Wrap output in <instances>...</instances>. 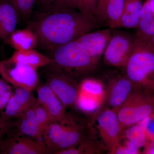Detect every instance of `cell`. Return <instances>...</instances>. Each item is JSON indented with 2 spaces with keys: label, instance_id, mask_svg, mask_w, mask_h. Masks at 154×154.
Masks as SVG:
<instances>
[{
  "label": "cell",
  "instance_id": "obj_29",
  "mask_svg": "<svg viewBox=\"0 0 154 154\" xmlns=\"http://www.w3.org/2000/svg\"><path fill=\"white\" fill-rule=\"evenodd\" d=\"M13 92L11 85L2 78L0 79V113L8 104Z\"/></svg>",
  "mask_w": 154,
  "mask_h": 154
},
{
  "label": "cell",
  "instance_id": "obj_35",
  "mask_svg": "<svg viewBox=\"0 0 154 154\" xmlns=\"http://www.w3.org/2000/svg\"><path fill=\"white\" fill-rule=\"evenodd\" d=\"M148 3L152 14L154 17V0H146Z\"/></svg>",
  "mask_w": 154,
  "mask_h": 154
},
{
  "label": "cell",
  "instance_id": "obj_12",
  "mask_svg": "<svg viewBox=\"0 0 154 154\" xmlns=\"http://www.w3.org/2000/svg\"><path fill=\"white\" fill-rule=\"evenodd\" d=\"M36 99L32 91L16 88L8 104L1 113L6 125L10 121L24 114L32 106Z\"/></svg>",
  "mask_w": 154,
  "mask_h": 154
},
{
  "label": "cell",
  "instance_id": "obj_3",
  "mask_svg": "<svg viewBox=\"0 0 154 154\" xmlns=\"http://www.w3.org/2000/svg\"><path fill=\"white\" fill-rule=\"evenodd\" d=\"M125 75L135 85L154 75V51L145 42L135 37L132 52L124 67Z\"/></svg>",
  "mask_w": 154,
  "mask_h": 154
},
{
  "label": "cell",
  "instance_id": "obj_18",
  "mask_svg": "<svg viewBox=\"0 0 154 154\" xmlns=\"http://www.w3.org/2000/svg\"><path fill=\"white\" fill-rule=\"evenodd\" d=\"M11 60L27 65L36 69L47 66L51 62V59L34 49L26 51L16 50L11 57Z\"/></svg>",
  "mask_w": 154,
  "mask_h": 154
},
{
  "label": "cell",
  "instance_id": "obj_23",
  "mask_svg": "<svg viewBox=\"0 0 154 154\" xmlns=\"http://www.w3.org/2000/svg\"><path fill=\"white\" fill-rule=\"evenodd\" d=\"M135 37L148 42L154 35V17H140Z\"/></svg>",
  "mask_w": 154,
  "mask_h": 154
},
{
  "label": "cell",
  "instance_id": "obj_24",
  "mask_svg": "<svg viewBox=\"0 0 154 154\" xmlns=\"http://www.w3.org/2000/svg\"><path fill=\"white\" fill-rule=\"evenodd\" d=\"M102 87V85L96 80L86 79L80 85L79 92L99 101L103 94Z\"/></svg>",
  "mask_w": 154,
  "mask_h": 154
},
{
  "label": "cell",
  "instance_id": "obj_22",
  "mask_svg": "<svg viewBox=\"0 0 154 154\" xmlns=\"http://www.w3.org/2000/svg\"><path fill=\"white\" fill-rule=\"evenodd\" d=\"M150 116L138 122L135 125L130 126L125 130V136L128 140L133 144L137 149L145 145L146 142L145 129Z\"/></svg>",
  "mask_w": 154,
  "mask_h": 154
},
{
  "label": "cell",
  "instance_id": "obj_20",
  "mask_svg": "<svg viewBox=\"0 0 154 154\" xmlns=\"http://www.w3.org/2000/svg\"><path fill=\"white\" fill-rule=\"evenodd\" d=\"M85 128L73 122L71 124L66 125L64 131L58 145L56 152L73 147L78 145L86 137Z\"/></svg>",
  "mask_w": 154,
  "mask_h": 154
},
{
  "label": "cell",
  "instance_id": "obj_11",
  "mask_svg": "<svg viewBox=\"0 0 154 154\" xmlns=\"http://www.w3.org/2000/svg\"><path fill=\"white\" fill-rule=\"evenodd\" d=\"M135 85L126 76L111 78L107 85L105 101L108 108L116 111L135 91Z\"/></svg>",
  "mask_w": 154,
  "mask_h": 154
},
{
  "label": "cell",
  "instance_id": "obj_4",
  "mask_svg": "<svg viewBox=\"0 0 154 154\" xmlns=\"http://www.w3.org/2000/svg\"><path fill=\"white\" fill-rule=\"evenodd\" d=\"M154 109L151 99L134 91L115 111L123 129L150 116Z\"/></svg>",
  "mask_w": 154,
  "mask_h": 154
},
{
  "label": "cell",
  "instance_id": "obj_19",
  "mask_svg": "<svg viewBox=\"0 0 154 154\" xmlns=\"http://www.w3.org/2000/svg\"><path fill=\"white\" fill-rule=\"evenodd\" d=\"M143 4L142 0H124L119 28L137 29Z\"/></svg>",
  "mask_w": 154,
  "mask_h": 154
},
{
  "label": "cell",
  "instance_id": "obj_16",
  "mask_svg": "<svg viewBox=\"0 0 154 154\" xmlns=\"http://www.w3.org/2000/svg\"><path fill=\"white\" fill-rule=\"evenodd\" d=\"M18 14L9 0H0V39L7 41L16 30Z\"/></svg>",
  "mask_w": 154,
  "mask_h": 154
},
{
  "label": "cell",
  "instance_id": "obj_31",
  "mask_svg": "<svg viewBox=\"0 0 154 154\" xmlns=\"http://www.w3.org/2000/svg\"><path fill=\"white\" fill-rule=\"evenodd\" d=\"M138 153V149L128 140L125 145L120 144L114 154H137Z\"/></svg>",
  "mask_w": 154,
  "mask_h": 154
},
{
  "label": "cell",
  "instance_id": "obj_26",
  "mask_svg": "<svg viewBox=\"0 0 154 154\" xmlns=\"http://www.w3.org/2000/svg\"><path fill=\"white\" fill-rule=\"evenodd\" d=\"M36 2L45 10V13L74 9L73 0H36Z\"/></svg>",
  "mask_w": 154,
  "mask_h": 154
},
{
  "label": "cell",
  "instance_id": "obj_37",
  "mask_svg": "<svg viewBox=\"0 0 154 154\" xmlns=\"http://www.w3.org/2000/svg\"><path fill=\"white\" fill-rule=\"evenodd\" d=\"M154 77V79H153V88L154 89V75L153 76Z\"/></svg>",
  "mask_w": 154,
  "mask_h": 154
},
{
  "label": "cell",
  "instance_id": "obj_17",
  "mask_svg": "<svg viewBox=\"0 0 154 154\" xmlns=\"http://www.w3.org/2000/svg\"><path fill=\"white\" fill-rule=\"evenodd\" d=\"M6 42L17 51L33 49L38 45L36 34L29 28L15 30Z\"/></svg>",
  "mask_w": 154,
  "mask_h": 154
},
{
  "label": "cell",
  "instance_id": "obj_10",
  "mask_svg": "<svg viewBox=\"0 0 154 154\" xmlns=\"http://www.w3.org/2000/svg\"><path fill=\"white\" fill-rule=\"evenodd\" d=\"M37 99L49 114L51 121L63 125H69L73 122L66 111L60 99L47 84L38 86Z\"/></svg>",
  "mask_w": 154,
  "mask_h": 154
},
{
  "label": "cell",
  "instance_id": "obj_27",
  "mask_svg": "<svg viewBox=\"0 0 154 154\" xmlns=\"http://www.w3.org/2000/svg\"><path fill=\"white\" fill-rule=\"evenodd\" d=\"M98 1L73 0V8L95 20L96 7Z\"/></svg>",
  "mask_w": 154,
  "mask_h": 154
},
{
  "label": "cell",
  "instance_id": "obj_13",
  "mask_svg": "<svg viewBox=\"0 0 154 154\" xmlns=\"http://www.w3.org/2000/svg\"><path fill=\"white\" fill-rule=\"evenodd\" d=\"M124 0H98L95 19L100 23L111 29L119 28Z\"/></svg>",
  "mask_w": 154,
  "mask_h": 154
},
{
  "label": "cell",
  "instance_id": "obj_36",
  "mask_svg": "<svg viewBox=\"0 0 154 154\" xmlns=\"http://www.w3.org/2000/svg\"><path fill=\"white\" fill-rule=\"evenodd\" d=\"M147 43L152 48H154V35Z\"/></svg>",
  "mask_w": 154,
  "mask_h": 154
},
{
  "label": "cell",
  "instance_id": "obj_9",
  "mask_svg": "<svg viewBox=\"0 0 154 154\" xmlns=\"http://www.w3.org/2000/svg\"><path fill=\"white\" fill-rule=\"evenodd\" d=\"M65 107L75 105L79 91V85L70 77L51 72L46 83Z\"/></svg>",
  "mask_w": 154,
  "mask_h": 154
},
{
  "label": "cell",
  "instance_id": "obj_1",
  "mask_svg": "<svg viewBox=\"0 0 154 154\" xmlns=\"http://www.w3.org/2000/svg\"><path fill=\"white\" fill-rule=\"evenodd\" d=\"M33 25L38 45L54 49L94 30L98 23L74 9L45 13Z\"/></svg>",
  "mask_w": 154,
  "mask_h": 154
},
{
  "label": "cell",
  "instance_id": "obj_5",
  "mask_svg": "<svg viewBox=\"0 0 154 154\" xmlns=\"http://www.w3.org/2000/svg\"><path fill=\"white\" fill-rule=\"evenodd\" d=\"M0 75L14 88L31 91L36 88L38 82L37 69L10 58L0 61Z\"/></svg>",
  "mask_w": 154,
  "mask_h": 154
},
{
  "label": "cell",
  "instance_id": "obj_6",
  "mask_svg": "<svg viewBox=\"0 0 154 154\" xmlns=\"http://www.w3.org/2000/svg\"><path fill=\"white\" fill-rule=\"evenodd\" d=\"M135 36L127 31L114 30L103 54L107 64L124 68L132 52Z\"/></svg>",
  "mask_w": 154,
  "mask_h": 154
},
{
  "label": "cell",
  "instance_id": "obj_30",
  "mask_svg": "<svg viewBox=\"0 0 154 154\" xmlns=\"http://www.w3.org/2000/svg\"><path fill=\"white\" fill-rule=\"evenodd\" d=\"M14 5L19 14L24 16L30 15L36 0H9Z\"/></svg>",
  "mask_w": 154,
  "mask_h": 154
},
{
  "label": "cell",
  "instance_id": "obj_21",
  "mask_svg": "<svg viewBox=\"0 0 154 154\" xmlns=\"http://www.w3.org/2000/svg\"><path fill=\"white\" fill-rule=\"evenodd\" d=\"M66 125L51 121L42 131V140L51 154L56 150Z\"/></svg>",
  "mask_w": 154,
  "mask_h": 154
},
{
  "label": "cell",
  "instance_id": "obj_32",
  "mask_svg": "<svg viewBox=\"0 0 154 154\" xmlns=\"http://www.w3.org/2000/svg\"><path fill=\"white\" fill-rule=\"evenodd\" d=\"M145 132L146 138L154 140V116H150L148 122L146 126Z\"/></svg>",
  "mask_w": 154,
  "mask_h": 154
},
{
  "label": "cell",
  "instance_id": "obj_8",
  "mask_svg": "<svg viewBox=\"0 0 154 154\" xmlns=\"http://www.w3.org/2000/svg\"><path fill=\"white\" fill-rule=\"evenodd\" d=\"M97 128L100 137L112 154L120 145L123 129L114 110L104 109L97 118Z\"/></svg>",
  "mask_w": 154,
  "mask_h": 154
},
{
  "label": "cell",
  "instance_id": "obj_25",
  "mask_svg": "<svg viewBox=\"0 0 154 154\" xmlns=\"http://www.w3.org/2000/svg\"><path fill=\"white\" fill-rule=\"evenodd\" d=\"M98 152L95 143L87 137L75 146L59 151L55 154H94Z\"/></svg>",
  "mask_w": 154,
  "mask_h": 154
},
{
  "label": "cell",
  "instance_id": "obj_15",
  "mask_svg": "<svg viewBox=\"0 0 154 154\" xmlns=\"http://www.w3.org/2000/svg\"><path fill=\"white\" fill-rule=\"evenodd\" d=\"M15 119L14 122H10L8 127H15L16 133L25 135L37 140L42 139V131L36 120L33 105L24 114Z\"/></svg>",
  "mask_w": 154,
  "mask_h": 154
},
{
  "label": "cell",
  "instance_id": "obj_28",
  "mask_svg": "<svg viewBox=\"0 0 154 154\" xmlns=\"http://www.w3.org/2000/svg\"><path fill=\"white\" fill-rule=\"evenodd\" d=\"M33 107L36 120L42 132L44 128L51 121L49 114L40 102H38L37 98H36L33 102Z\"/></svg>",
  "mask_w": 154,
  "mask_h": 154
},
{
  "label": "cell",
  "instance_id": "obj_2",
  "mask_svg": "<svg viewBox=\"0 0 154 154\" xmlns=\"http://www.w3.org/2000/svg\"><path fill=\"white\" fill-rule=\"evenodd\" d=\"M50 58L51 62L48 66L51 67V72L71 78L92 71L98 64L84 45L77 39L53 49Z\"/></svg>",
  "mask_w": 154,
  "mask_h": 154
},
{
  "label": "cell",
  "instance_id": "obj_34",
  "mask_svg": "<svg viewBox=\"0 0 154 154\" xmlns=\"http://www.w3.org/2000/svg\"><path fill=\"white\" fill-rule=\"evenodd\" d=\"M146 152V153L154 154V140L153 141L151 144L149 146Z\"/></svg>",
  "mask_w": 154,
  "mask_h": 154
},
{
  "label": "cell",
  "instance_id": "obj_7",
  "mask_svg": "<svg viewBox=\"0 0 154 154\" xmlns=\"http://www.w3.org/2000/svg\"><path fill=\"white\" fill-rule=\"evenodd\" d=\"M5 133L6 137L0 140V154H51L42 140L22 137L21 135L9 130Z\"/></svg>",
  "mask_w": 154,
  "mask_h": 154
},
{
  "label": "cell",
  "instance_id": "obj_14",
  "mask_svg": "<svg viewBox=\"0 0 154 154\" xmlns=\"http://www.w3.org/2000/svg\"><path fill=\"white\" fill-rule=\"evenodd\" d=\"M111 34V29L105 28L92 30L83 34L77 39L84 45L92 58L98 63L103 56Z\"/></svg>",
  "mask_w": 154,
  "mask_h": 154
},
{
  "label": "cell",
  "instance_id": "obj_33",
  "mask_svg": "<svg viewBox=\"0 0 154 154\" xmlns=\"http://www.w3.org/2000/svg\"><path fill=\"white\" fill-rule=\"evenodd\" d=\"M6 125L5 123L4 122L1 113H0V140L3 137V135L5 133Z\"/></svg>",
  "mask_w": 154,
  "mask_h": 154
}]
</instances>
